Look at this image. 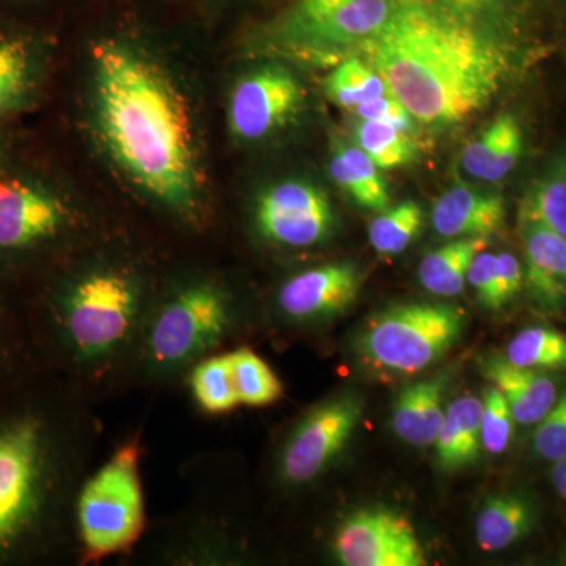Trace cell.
Listing matches in <instances>:
<instances>
[{
  "label": "cell",
  "instance_id": "1",
  "mask_svg": "<svg viewBox=\"0 0 566 566\" xmlns=\"http://www.w3.org/2000/svg\"><path fill=\"white\" fill-rule=\"evenodd\" d=\"M354 54L385 80L415 120L455 125L493 103L520 66L504 33L441 0H395L385 29Z\"/></svg>",
  "mask_w": 566,
  "mask_h": 566
},
{
  "label": "cell",
  "instance_id": "2",
  "mask_svg": "<svg viewBox=\"0 0 566 566\" xmlns=\"http://www.w3.org/2000/svg\"><path fill=\"white\" fill-rule=\"evenodd\" d=\"M92 57L99 128L112 155L142 189L191 211L200 172L181 93L155 63L115 41L95 44Z\"/></svg>",
  "mask_w": 566,
  "mask_h": 566
},
{
  "label": "cell",
  "instance_id": "3",
  "mask_svg": "<svg viewBox=\"0 0 566 566\" xmlns=\"http://www.w3.org/2000/svg\"><path fill=\"white\" fill-rule=\"evenodd\" d=\"M464 327L465 314L457 305H395L365 324L356 354L376 375L411 376L433 367L455 348Z\"/></svg>",
  "mask_w": 566,
  "mask_h": 566
},
{
  "label": "cell",
  "instance_id": "4",
  "mask_svg": "<svg viewBox=\"0 0 566 566\" xmlns=\"http://www.w3.org/2000/svg\"><path fill=\"white\" fill-rule=\"evenodd\" d=\"M77 521L88 558L112 556L136 543L145 521L136 444L122 447L88 480L77 504Z\"/></svg>",
  "mask_w": 566,
  "mask_h": 566
},
{
  "label": "cell",
  "instance_id": "5",
  "mask_svg": "<svg viewBox=\"0 0 566 566\" xmlns=\"http://www.w3.org/2000/svg\"><path fill=\"white\" fill-rule=\"evenodd\" d=\"M139 293L125 274L93 273L66 297L65 329L71 345L85 359L114 353L132 333Z\"/></svg>",
  "mask_w": 566,
  "mask_h": 566
},
{
  "label": "cell",
  "instance_id": "6",
  "mask_svg": "<svg viewBox=\"0 0 566 566\" xmlns=\"http://www.w3.org/2000/svg\"><path fill=\"white\" fill-rule=\"evenodd\" d=\"M395 0H294L282 22L290 43L316 54L356 52L385 29Z\"/></svg>",
  "mask_w": 566,
  "mask_h": 566
},
{
  "label": "cell",
  "instance_id": "7",
  "mask_svg": "<svg viewBox=\"0 0 566 566\" xmlns=\"http://www.w3.org/2000/svg\"><path fill=\"white\" fill-rule=\"evenodd\" d=\"M230 307L212 285H193L175 294L153 319L148 352L159 367H178L208 352L226 335Z\"/></svg>",
  "mask_w": 566,
  "mask_h": 566
},
{
  "label": "cell",
  "instance_id": "8",
  "mask_svg": "<svg viewBox=\"0 0 566 566\" xmlns=\"http://www.w3.org/2000/svg\"><path fill=\"white\" fill-rule=\"evenodd\" d=\"M364 409V398L353 392L337 395L312 409L283 447L282 479L292 485L318 479L352 441Z\"/></svg>",
  "mask_w": 566,
  "mask_h": 566
},
{
  "label": "cell",
  "instance_id": "9",
  "mask_svg": "<svg viewBox=\"0 0 566 566\" xmlns=\"http://www.w3.org/2000/svg\"><path fill=\"white\" fill-rule=\"evenodd\" d=\"M334 551L346 566L428 565L412 524L390 510H360L346 517L335 532Z\"/></svg>",
  "mask_w": 566,
  "mask_h": 566
},
{
  "label": "cell",
  "instance_id": "10",
  "mask_svg": "<svg viewBox=\"0 0 566 566\" xmlns=\"http://www.w3.org/2000/svg\"><path fill=\"white\" fill-rule=\"evenodd\" d=\"M260 233L285 248H311L329 237L334 210L322 189L305 181L271 186L259 197L255 210Z\"/></svg>",
  "mask_w": 566,
  "mask_h": 566
},
{
  "label": "cell",
  "instance_id": "11",
  "mask_svg": "<svg viewBox=\"0 0 566 566\" xmlns=\"http://www.w3.org/2000/svg\"><path fill=\"white\" fill-rule=\"evenodd\" d=\"M41 431L39 424H11L0 433V549L17 538L40 497Z\"/></svg>",
  "mask_w": 566,
  "mask_h": 566
},
{
  "label": "cell",
  "instance_id": "12",
  "mask_svg": "<svg viewBox=\"0 0 566 566\" xmlns=\"http://www.w3.org/2000/svg\"><path fill=\"white\" fill-rule=\"evenodd\" d=\"M303 102V85L289 70L264 66L252 71L234 87L230 128L240 139H263L292 120Z\"/></svg>",
  "mask_w": 566,
  "mask_h": 566
},
{
  "label": "cell",
  "instance_id": "13",
  "mask_svg": "<svg viewBox=\"0 0 566 566\" xmlns=\"http://www.w3.org/2000/svg\"><path fill=\"white\" fill-rule=\"evenodd\" d=\"M359 290L360 274L354 264H324L290 279L279 293V305L296 322H318L348 311Z\"/></svg>",
  "mask_w": 566,
  "mask_h": 566
},
{
  "label": "cell",
  "instance_id": "14",
  "mask_svg": "<svg viewBox=\"0 0 566 566\" xmlns=\"http://www.w3.org/2000/svg\"><path fill=\"white\" fill-rule=\"evenodd\" d=\"M65 211L59 200L17 180L0 181V249H22L59 232Z\"/></svg>",
  "mask_w": 566,
  "mask_h": 566
},
{
  "label": "cell",
  "instance_id": "15",
  "mask_svg": "<svg viewBox=\"0 0 566 566\" xmlns=\"http://www.w3.org/2000/svg\"><path fill=\"white\" fill-rule=\"evenodd\" d=\"M479 367L490 385L504 395L516 423L542 422L543 417L556 405V382L542 371L520 367L495 353L480 357Z\"/></svg>",
  "mask_w": 566,
  "mask_h": 566
},
{
  "label": "cell",
  "instance_id": "16",
  "mask_svg": "<svg viewBox=\"0 0 566 566\" xmlns=\"http://www.w3.org/2000/svg\"><path fill=\"white\" fill-rule=\"evenodd\" d=\"M505 202L497 193L453 186L436 200L431 221L444 238H490L505 221Z\"/></svg>",
  "mask_w": 566,
  "mask_h": 566
},
{
  "label": "cell",
  "instance_id": "17",
  "mask_svg": "<svg viewBox=\"0 0 566 566\" xmlns=\"http://www.w3.org/2000/svg\"><path fill=\"white\" fill-rule=\"evenodd\" d=\"M449 376L438 375L405 387L395 400L392 427L398 438L416 447L433 446L446 417Z\"/></svg>",
  "mask_w": 566,
  "mask_h": 566
},
{
  "label": "cell",
  "instance_id": "18",
  "mask_svg": "<svg viewBox=\"0 0 566 566\" xmlns=\"http://www.w3.org/2000/svg\"><path fill=\"white\" fill-rule=\"evenodd\" d=\"M523 132L513 115H499L461 153V167L472 178L488 182L504 180L523 155Z\"/></svg>",
  "mask_w": 566,
  "mask_h": 566
},
{
  "label": "cell",
  "instance_id": "19",
  "mask_svg": "<svg viewBox=\"0 0 566 566\" xmlns=\"http://www.w3.org/2000/svg\"><path fill=\"white\" fill-rule=\"evenodd\" d=\"M482 398L463 395L447 405L444 422L434 441L441 469L460 471L474 464L482 446Z\"/></svg>",
  "mask_w": 566,
  "mask_h": 566
},
{
  "label": "cell",
  "instance_id": "20",
  "mask_svg": "<svg viewBox=\"0 0 566 566\" xmlns=\"http://www.w3.org/2000/svg\"><path fill=\"white\" fill-rule=\"evenodd\" d=\"M535 512L517 494H493L483 502L475 523L476 543L485 553H499L531 534Z\"/></svg>",
  "mask_w": 566,
  "mask_h": 566
},
{
  "label": "cell",
  "instance_id": "21",
  "mask_svg": "<svg viewBox=\"0 0 566 566\" xmlns=\"http://www.w3.org/2000/svg\"><path fill=\"white\" fill-rule=\"evenodd\" d=\"M329 169L334 181L359 207L378 212L389 208V191L379 174V167L363 148L357 145H338L331 159Z\"/></svg>",
  "mask_w": 566,
  "mask_h": 566
},
{
  "label": "cell",
  "instance_id": "22",
  "mask_svg": "<svg viewBox=\"0 0 566 566\" xmlns=\"http://www.w3.org/2000/svg\"><path fill=\"white\" fill-rule=\"evenodd\" d=\"M488 238H457L423 256L419 279L423 289L438 296H458L468 282V270L476 253L485 251Z\"/></svg>",
  "mask_w": 566,
  "mask_h": 566
},
{
  "label": "cell",
  "instance_id": "23",
  "mask_svg": "<svg viewBox=\"0 0 566 566\" xmlns=\"http://www.w3.org/2000/svg\"><path fill=\"white\" fill-rule=\"evenodd\" d=\"M389 92L385 80L359 55H348L326 77V95L346 109H356Z\"/></svg>",
  "mask_w": 566,
  "mask_h": 566
},
{
  "label": "cell",
  "instance_id": "24",
  "mask_svg": "<svg viewBox=\"0 0 566 566\" xmlns=\"http://www.w3.org/2000/svg\"><path fill=\"white\" fill-rule=\"evenodd\" d=\"M520 219L542 223L566 238V163L554 164L528 189L521 203Z\"/></svg>",
  "mask_w": 566,
  "mask_h": 566
},
{
  "label": "cell",
  "instance_id": "25",
  "mask_svg": "<svg viewBox=\"0 0 566 566\" xmlns=\"http://www.w3.org/2000/svg\"><path fill=\"white\" fill-rule=\"evenodd\" d=\"M505 357L532 370L566 371V335L551 327H527L512 338Z\"/></svg>",
  "mask_w": 566,
  "mask_h": 566
},
{
  "label": "cell",
  "instance_id": "26",
  "mask_svg": "<svg viewBox=\"0 0 566 566\" xmlns=\"http://www.w3.org/2000/svg\"><path fill=\"white\" fill-rule=\"evenodd\" d=\"M229 357L241 405L262 408L282 397V382L262 357L248 348L237 349Z\"/></svg>",
  "mask_w": 566,
  "mask_h": 566
},
{
  "label": "cell",
  "instance_id": "27",
  "mask_svg": "<svg viewBox=\"0 0 566 566\" xmlns=\"http://www.w3.org/2000/svg\"><path fill=\"white\" fill-rule=\"evenodd\" d=\"M357 147L363 148L379 169H395L415 159V140L392 123L360 120L356 126Z\"/></svg>",
  "mask_w": 566,
  "mask_h": 566
},
{
  "label": "cell",
  "instance_id": "28",
  "mask_svg": "<svg viewBox=\"0 0 566 566\" xmlns=\"http://www.w3.org/2000/svg\"><path fill=\"white\" fill-rule=\"evenodd\" d=\"M422 226V208L406 200L397 207L381 211L368 227V238L376 252L381 255H397L406 251L419 237Z\"/></svg>",
  "mask_w": 566,
  "mask_h": 566
},
{
  "label": "cell",
  "instance_id": "29",
  "mask_svg": "<svg viewBox=\"0 0 566 566\" xmlns=\"http://www.w3.org/2000/svg\"><path fill=\"white\" fill-rule=\"evenodd\" d=\"M191 387L197 403L212 415L232 411L240 403L229 354L203 360L193 368Z\"/></svg>",
  "mask_w": 566,
  "mask_h": 566
},
{
  "label": "cell",
  "instance_id": "30",
  "mask_svg": "<svg viewBox=\"0 0 566 566\" xmlns=\"http://www.w3.org/2000/svg\"><path fill=\"white\" fill-rule=\"evenodd\" d=\"M520 226L527 264L566 285V238L528 219Z\"/></svg>",
  "mask_w": 566,
  "mask_h": 566
},
{
  "label": "cell",
  "instance_id": "31",
  "mask_svg": "<svg viewBox=\"0 0 566 566\" xmlns=\"http://www.w3.org/2000/svg\"><path fill=\"white\" fill-rule=\"evenodd\" d=\"M31 84V52L22 41H0V111L20 102Z\"/></svg>",
  "mask_w": 566,
  "mask_h": 566
},
{
  "label": "cell",
  "instance_id": "32",
  "mask_svg": "<svg viewBox=\"0 0 566 566\" xmlns=\"http://www.w3.org/2000/svg\"><path fill=\"white\" fill-rule=\"evenodd\" d=\"M482 403L483 449L491 455H501L512 441L515 417L504 395L493 385L488 386L483 392Z\"/></svg>",
  "mask_w": 566,
  "mask_h": 566
},
{
  "label": "cell",
  "instance_id": "33",
  "mask_svg": "<svg viewBox=\"0 0 566 566\" xmlns=\"http://www.w3.org/2000/svg\"><path fill=\"white\" fill-rule=\"evenodd\" d=\"M534 449L553 463L566 457V394L558 397L542 422L536 423Z\"/></svg>",
  "mask_w": 566,
  "mask_h": 566
},
{
  "label": "cell",
  "instance_id": "34",
  "mask_svg": "<svg viewBox=\"0 0 566 566\" xmlns=\"http://www.w3.org/2000/svg\"><path fill=\"white\" fill-rule=\"evenodd\" d=\"M468 283L474 289L476 300L490 311H501L497 289V262L495 253L480 252L468 270Z\"/></svg>",
  "mask_w": 566,
  "mask_h": 566
},
{
  "label": "cell",
  "instance_id": "35",
  "mask_svg": "<svg viewBox=\"0 0 566 566\" xmlns=\"http://www.w3.org/2000/svg\"><path fill=\"white\" fill-rule=\"evenodd\" d=\"M353 111L356 112L360 120L392 123V125L400 126V128L406 129V132H409L412 120H415L412 115L409 114L408 109L403 106V103L390 92Z\"/></svg>",
  "mask_w": 566,
  "mask_h": 566
},
{
  "label": "cell",
  "instance_id": "36",
  "mask_svg": "<svg viewBox=\"0 0 566 566\" xmlns=\"http://www.w3.org/2000/svg\"><path fill=\"white\" fill-rule=\"evenodd\" d=\"M495 262H497L499 301L502 307H505L523 290L524 270L520 260L510 252L495 253Z\"/></svg>",
  "mask_w": 566,
  "mask_h": 566
},
{
  "label": "cell",
  "instance_id": "37",
  "mask_svg": "<svg viewBox=\"0 0 566 566\" xmlns=\"http://www.w3.org/2000/svg\"><path fill=\"white\" fill-rule=\"evenodd\" d=\"M449 9L464 14V17L475 18L479 14L504 13L509 7L516 3V0H441Z\"/></svg>",
  "mask_w": 566,
  "mask_h": 566
},
{
  "label": "cell",
  "instance_id": "38",
  "mask_svg": "<svg viewBox=\"0 0 566 566\" xmlns=\"http://www.w3.org/2000/svg\"><path fill=\"white\" fill-rule=\"evenodd\" d=\"M553 483L557 493L560 494V497L565 499L566 501V457L554 461Z\"/></svg>",
  "mask_w": 566,
  "mask_h": 566
}]
</instances>
